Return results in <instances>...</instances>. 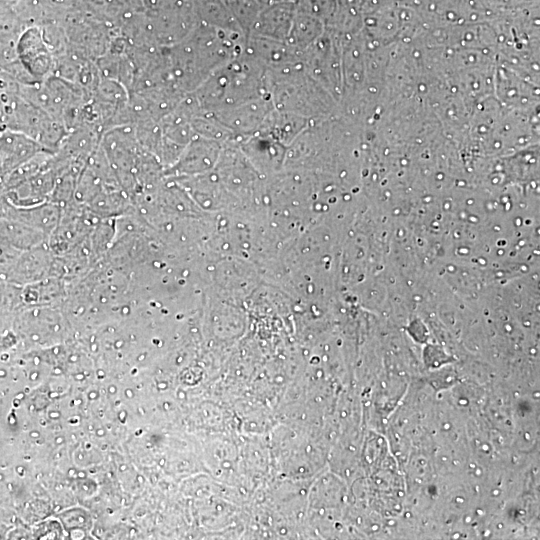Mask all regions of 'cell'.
I'll return each instance as SVG.
<instances>
[{
  "instance_id": "6da1fadb",
  "label": "cell",
  "mask_w": 540,
  "mask_h": 540,
  "mask_svg": "<svg viewBox=\"0 0 540 540\" xmlns=\"http://www.w3.org/2000/svg\"><path fill=\"white\" fill-rule=\"evenodd\" d=\"M43 150L38 142L22 132L0 131V176L9 175Z\"/></svg>"
}]
</instances>
